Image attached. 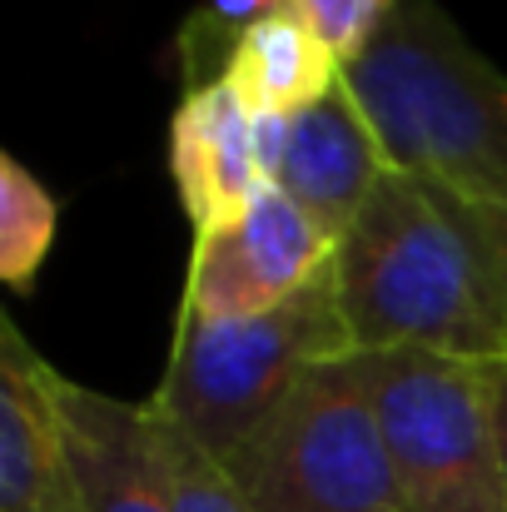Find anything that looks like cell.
Here are the masks:
<instances>
[{
  "mask_svg": "<svg viewBox=\"0 0 507 512\" xmlns=\"http://www.w3.org/2000/svg\"><path fill=\"white\" fill-rule=\"evenodd\" d=\"M169 179L194 229L244 209L264 184L259 115L224 80L189 85L169 115Z\"/></svg>",
  "mask_w": 507,
  "mask_h": 512,
  "instance_id": "10",
  "label": "cell"
},
{
  "mask_svg": "<svg viewBox=\"0 0 507 512\" xmlns=\"http://www.w3.org/2000/svg\"><path fill=\"white\" fill-rule=\"evenodd\" d=\"M334 294L353 353L423 348L507 363V269L483 204L388 170L334 239Z\"/></svg>",
  "mask_w": 507,
  "mask_h": 512,
  "instance_id": "1",
  "label": "cell"
},
{
  "mask_svg": "<svg viewBox=\"0 0 507 512\" xmlns=\"http://www.w3.org/2000/svg\"><path fill=\"white\" fill-rule=\"evenodd\" d=\"M50 358L0 319V512H90L60 408Z\"/></svg>",
  "mask_w": 507,
  "mask_h": 512,
  "instance_id": "7",
  "label": "cell"
},
{
  "mask_svg": "<svg viewBox=\"0 0 507 512\" xmlns=\"http://www.w3.org/2000/svg\"><path fill=\"white\" fill-rule=\"evenodd\" d=\"M488 219H493V234H498V249H503V269H507V214H503V209H488Z\"/></svg>",
  "mask_w": 507,
  "mask_h": 512,
  "instance_id": "15",
  "label": "cell"
},
{
  "mask_svg": "<svg viewBox=\"0 0 507 512\" xmlns=\"http://www.w3.org/2000/svg\"><path fill=\"white\" fill-rule=\"evenodd\" d=\"M219 80L244 100L249 115L264 120V115H294V110L314 105L319 95H329L343 80V65L284 5V10L264 15L259 25L234 35Z\"/></svg>",
  "mask_w": 507,
  "mask_h": 512,
  "instance_id": "11",
  "label": "cell"
},
{
  "mask_svg": "<svg viewBox=\"0 0 507 512\" xmlns=\"http://www.w3.org/2000/svg\"><path fill=\"white\" fill-rule=\"evenodd\" d=\"M393 0H289V10L324 40L338 65H353L383 30Z\"/></svg>",
  "mask_w": 507,
  "mask_h": 512,
  "instance_id": "13",
  "label": "cell"
},
{
  "mask_svg": "<svg viewBox=\"0 0 507 512\" xmlns=\"http://www.w3.org/2000/svg\"><path fill=\"white\" fill-rule=\"evenodd\" d=\"M413 512H507L493 363L423 348L353 353Z\"/></svg>",
  "mask_w": 507,
  "mask_h": 512,
  "instance_id": "4",
  "label": "cell"
},
{
  "mask_svg": "<svg viewBox=\"0 0 507 512\" xmlns=\"http://www.w3.org/2000/svg\"><path fill=\"white\" fill-rule=\"evenodd\" d=\"M493 393H498V438H503V508H507V363H493Z\"/></svg>",
  "mask_w": 507,
  "mask_h": 512,
  "instance_id": "14",
  "label": "cell"
},
{
  "mask_svg": "<svg viewBox=\"0 0 507 512\" xmlns=\"http://www.w3.org/2000/svg\"><path fill=\"white\" fill-rule=\"evenodd\" d=\"M388 170L393 165L378 145V130L368 125L363 105L353 100L343 80L314 105L284 115L274 184L334 239L353 224V214L368 204V194Z\"/></svg>",
  "mask_w": 507,
  "mask_h": 512,
  "instance_id": "8",
  "label": "cell"
},
{
  "mask_svg": "<svg viewBox=\"0 0 507 512\" xmlns=\"http://www.w3.org/2000/svg\"><path fill=\"white\" fill-rule=\"evenodd\" d=\"M55 408L90 512H174L150 403H125L55 373Z\"/></svg>",
  "mask_w": 507,
  "mask_h": 512,
  "instance_id": "9",
  "label": "cell"
},
{
  "mask_svg": "<svg viewBox=\"0 0 507 512\" xmlns=\"http://www.w3.org/2000/svg\"><path fill=\"white\" fill-rule=\"evenodd\" d=\"M60 229V204L55 194L25 170V160L0 155V279L10 294H30L50 244Z\"/></svg>",
  "mask_w": 507,
  "mask_h": 512,
  "instance_id": "12",
  "label": "cell"
},
{
  "mask_svg": "<svg viewBox=\"0 0 507 512\" xmlns=\"http://www.w3.org/2000/svg\"><path fill=\"white\" fill-rule=\"evenodd\" d=\"M353 353L334 274L324 269L289 304L249 319H174L169 368L150 408L204 453L229 458L319 363Z\"/></svg>",
  "mask_w": 507,
  "mask_h": 512,
  "instance_id": "3",
  "label": "cell"
},
{
  "mask_svg": "<svg viewBox=\"0 0 507 512\" xmlns=\"http://www.w3.org/2000/svg\"><path fill=\"white\" fill-rule=\"evenodd\" d=\"M343 85L393 170L507 214V75L438 0H393L373 45L343 65Z\"/></svg>",
  "mask_w": 507,
  "mask_h": 512,
  "instance_id": "2",
  "label": "cell"
},
{
  "mask_svg": "<svg viewBox=\"0 0 507 512\" xmlns=\"http://www.w3.org/2000/svg\"><path fill=\"white\" fill-rule=\"evenodd\" d=\"M219 463L254 512H413L353 353L309 368Z\"/></svg>",
  "mask_w": 507,
  "mask_h": 512,
  "instance_id": "5",
  "label": "cell"
},
{
  "mask_svg": "<svg viewBox=\"0 0 507 512\" xmlns=\"http://www.w3.org/2000/svg\"><path fill=\"white\" fill-rule=\"evenodd\" d=\"M334 259V234L314 224L279 184H264L244 209L194 229L179 314L249 319L289 304Z\"/></svg>",
  "mask_w": 507,
  "mask_h": 512,
  "instance_id": "6",
  "label": "cell"
}]
</instances>
